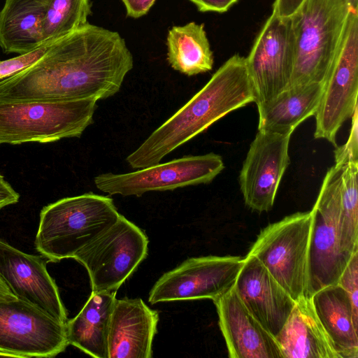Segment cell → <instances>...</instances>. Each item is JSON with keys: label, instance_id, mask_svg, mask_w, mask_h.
Instances as JSON below:
<instances>
[{"label": "cell", "instance_id": "4316f807", "mask_svg": "<svg viewBox=\"0 0 358 358\" xmlns=\"http://www.w3.org/2000/svg\"><path fill=\"white\" fill-rule=\"evenodd\" d=\"M358 251L354 252L343 271L338 284L349 295L354 319L358 324Z\"/></svg>", "mask_w": 358, "mask_h": 358}, {"label": "cell", "instance_id": "7c38bea8", "mask_svg": "<svg viewBox=\"0 0 358 358\" xmlns=\"http://www.w3.org/2000/svg\"><path fill=\"white\" fill-rule=\"evenodd\" d=\"M243 264L239 256L192 257L164 273L149 293L151 304L159 302L210 299L229 292Z\"/></svg>", "mask_w": 358, "mask_h": 358}, {"label": "cell", "instance_id": "f546056e", "mask_svg": "<svg viewBox=\"0 0 358 358\" xmlns=\"http://www.w3.org/2000/svg\"><path fill=\"white\" fill-rule=\"evenodd\" d=\"M196 5L201 12L224 13L228 10L238 0H189Z\"/></svg>", "mask_w": 358, "mask_h": 358}, {"label": "cell", "instance_id": "ba28073f", "mask_svg": "<svg viewBox=\"0 0 358 358\" xmlns=\"http://www.w3.org/2000/svg\"><path fill=\"white\" fill-rule=\"evenodd\" d=\"M148 242L138 227L120 215L73 259L87 269L92 292H117L147 257Z\"/></svg>", "mask_w": 358, "mask_h": 358}, {"label": "cell", "instance_id": "7402d4cb", "mask_svg": "<svg viewBox=\"0 0 358 358\" xmlns=\"http://www.w3.org/2000/svg\"><path fill=\"white\" fill-rule=\"evenodd\" d=\"M324 83L289 87L258 109V130L291 134L304 120L315 115Z\"/></svg>", "mask_w": 358, "mask_h": 358}, {"label": "cell", "instance_id": "d6a6232c", "mask_svg": "<svg viewBox=\"0 0 358 358\" xmlns=\"http://www.w3.org/2000/svg\"><path fill=\"white\" fill-rule=\"evenodd\" d=\"M20 194L0 173V210L18 202Z\"/></svg>", "mask_w": 358, "mask_h": 358}, {"label": "cell", "instance_id": "8fae6325", "mask_svg": "<svg viewBox=\"0 0 358 358\" xmlns=\"http://www.w3.org/2000/svg\"><path fill=\"white\" fill-rule=\"evenodd\" d=\"M66 322L17 299L0 301V352L13 357H53L69 345Z\"/></svg>", "mask_w": 358, "mask_h": 358}, {"label": "cell", "instance_id": "e0dca14e", "mask_svg": "<svg viewBox=\"0 0 358 358\" xmlns=\"http://www.w3.org/2000/svg\"><path fill=\"white\" fill-rule=\"evenodd\" d=\"M213 303L229 358H283L274 336L248 311L234 286Z\"/></svg>", "mask_w": 358, "mask_h": 358}, {"label": "cell", "instance_id": "2e32d148", "mask_svg": "<svg viewBox=\"0 0 358 358\" xmlns=\"http://www.w3.org/2000/svg\"><path fill=\"white\" fill-rule=\"evenodd\" d=\"M234 287L248 311L275 338L296 301L262 263L250 254L243 258Z\"/></svg>", "mask_w": 358, "mask_h": 358}, {"label": "cell", "instance_id": "4fadbf2b", "mask_svg": "<svg viewBox=\"0 0 358 358\" xmlns=\"http://www.w3.org/2000/svg\"><path fill=\"white\" fill-rule=\"evenodd\" d=\"M245 58L259 108L289 86L294 65L290 18L272 11Z\"/></svg>", "mask_w": 358, "mask_h": 358}, {"label": "cell", "instance_id": "9a60e30c", "mask_svg": "<svg viewBox=\"0 0 358 358\" xmlns=\"http://www.w3.org/2000/svg\"><path fill=\"white\" fill-rule=\"evenodd\" d=\"M0 275L18 298L66 322L67 311L43 256L27 254L0 239Z\"/></svg>", "mask_w": 358, "mask_h": 358}, {"label": "cell", "instance_id": "cb8c5ba5", "mask_svg": "<svg viewBox=\"0 0 358 358\" xmlns=\"http://www.w3.org/2000/svg\"><path fill=\"white\" fill-rule=\"evenodd\" d=\"M167 60L176 71L188 76L212 69L213 54L203 24L173 26L166 38Z\"/></svg>", "mask_w": 358, "mask_h": 358}, {"label": "cell", "instance_id": "d6986e66", "mask_svg": "<svg viewBox=\"0 0 358 358\" xmlns=\"http://www.w3.org/2000/svg\"><path fill=\"white\" fill-rule=\"evenodd\" d=\"M283 358H341L314 310L311 299L295 303L275 337Z\"/></svg>", "mask_w": 358, "mask_h": 358}, {"label": "cell", "instance_id": "277c9868", "mask_svg": "<svg viewBox=\"0 0 358 358\" xmlns=\"http://www.w3.org/2000/svg\"><path fill=\"white\" fill-rule=\"evenodd\" d=\"M351 7L349 0H305L289 17L294 65L289 87L324 83Z\"/></svg>", "mask_w": 358, "mask_h": 358}, {"label": "cell", "instance_id": "d590c367", "mask_svg": "<svg viewBox=\"0 0 358 358\" xmlns=\"http://www.w3.org/2000/svg\"><path fill=\"white\" fill-rule=\"evenodd\" d=\"M0 356H4V357H6V355H4L3 353L2 352H0Z\"/></svg>", "mask_w": 358, "mask_h": 358}, {"label": "cell", "instance_id": "6da1fadb", "mask_svg": "<svg viewBox=\"0 0 358 358\" xmlns=\"http://www.w3.org/2000/svg\"><path fill=\"white\" fill-rule=\"evenodd\" d=\"M133 65L118 32L87 23L0 80V103L105 99L119 92Z\"/></svg>", "mask_w": 358, "mask_h": 358}, {"label": "cell", "instance_id": "9c48e42d", "mask_svg": "<svg viewBox=\"0 0 358 358\" xmlns=\"http://www.w3.org/2000/svg\"><path fill=\"white\" fill-rule=\"evenodd\" d=\"M358 9L350 8L336 56L324 83L315 115V138L334 145L338 129L357 108Z\"/></svg>", "mask_w": 358, "mask_h": 358}, {"label": "cell", "instance_id": "5b68a950", "mask_svg": "<svg viewBox=\"0 0 358 358\" xmlns=\"http://www.w3.org/2000/svg\"><path fill=\"white\" fill-rule=\"evenodd\" d=\"M94 99L0 103V145L80 137L93 122Z\"/></svg>", "mask_w": 358, "mask_h": 358}, {"label": "cell", "instance_id": "603a6c76", "mask_svg": "<svg viewBox=\"0 0 358 358\" xmlns=\"http://www.w3.org/2000/svg\"><path fill=\"white\" fill-rule=\"evenodd\" d=\"M43 0H6L0 11V47L23 55L43 44Z\"/></svg>", "mask_w": 358, "mask_h": 358}, {"label": "cell", "instance_id": "e575fe53", "mask_svg": "<svg viewBox=\"0 0 358 358\" xmlns=\"http://www.w3.org/2000/svg\"><path fill=\"white\" fill-rule=\"evenodd\" d=\"M350 5L352 8L358 9L357 6V0H349Z\"/></svg>", "mask_w": 358, "mask_h": 358}, {"label": "cell", "instance_id": "8992f818", "mask_svg": "<svg viewBox=\"0 0 358 358\" xmlns=\"http://www.w3.org/2000/svg\"><path fill=\"white\" fill-rule=\"evenodd\" d=\"M311 230V211L295 213L264 228L248 253L295 301L306 296Z\"/></svg>", "mask_w": 358, "mask_h": 358}, {"label": "cell", "instance_id": "1f68e13d", "mask_svg": "<svg viewBox=\"0 0 358 358\" xmlns=\"http://www.w3.org/2000/svg\"><path fill=\"white\" fill-rule=\"evenodd\" d=\"M305 0H275L273 12L282 18H289L302 5Z\"/></svg>", "mask_w": 358, "mask_h": 358}, {"label": "cell", "instance_id": "4dcf8cb0", "mask_svg": "<svg viewBox=\"0 0 358 358\" xmlns=\"http://www.w3.org/2000/svg\"><path fill=\"white\" fill-rule=\"evenodd\" d=\"M126 8L127 15L138 18L145 15L156 0H121Z\"/></svg>", "mask_w": 358, "mask_h": 358}, {"label": "cell", "instance_id": "30bf717a", "mask_svg": "<svg viewBox=\"0 0 358 358\" xmlns=\"http://www.w3.org/2000/svg\"><path fill=\"white\" fill-rule=\"evenodd\" d=\"M224 168L222 157L211 152L185 156L127 173H102L94 182L98 189L109 195L141 196L150 191L209 183Z\"/></svg>", "mask_w": 358, "mask_h": 358}, {"label": "cell", "instance_id": "484cf974", "mask_svg": "<svg viewBox=\"0 0 358 358\" xmlns=\"http://www.w3.org/2000/svg\"><path fill=\"white\" fill-rule=\"evenodd\" d=\"M357 174L358 163L343 166L338 238L341 250L349 257L358 251Z\"/></svg>", "mask_w": 358, "mask_h": 358}, {"label": "cell", "instance_id": "5bb4252c", "mask_svg": "<svg viewBox=\"0 0 358 358\" xmlns=\"http://www.w3.org/2000/svg\"><path fill=\"white\" fill-rule=\"evenodd\" d=\"M291 134L258 130L251 143L239 176L245 205L262 213L274 203L281 179L289 164Z\"/></svg>", "mask_w": 358, "mask_h": 358}, {"label": "cell", "instance_id": "ac0fdd59", "mask_svg": "<svg viewBox=\"0 0 358 358\" xmlns=\"http://www.w3.org/2000/svg\"><path fill=\"white\" fill-rule=\"evenodd\" d=\"M159 314L140 298L115 299L109 326L108 358H150Z\"/></svg>", "mask_w": 358, "mask_h": 358}, {"label": "cell", "instance_id": "836d02e7", "mask_svg": "<svg viewBox=\"0 0 358 358\" xmlns=\"http://www.w3.org/2000/svg\"><path fill=\"white\" fill-rule=\"evenodd\" d=\"M17 299V297L14 294L0 275V301H10L16 300Z\"/></svg>", "mask_w": 358, "mask_h": 358}, {"label": "cell", "instance_id": "d4e9b609", "mask_svg": "<svg viewBox=\"0 0 358 358\" xmlns=\"http://www.w3.org/2000/svg\"><path fill=\"white\" fill-rule=\"evenodd\" d=\"M44 43L57 41L87 24L90 0H43Z\"/></svg>", "mask_w": 358, "mask_h": 358}, {"label": "cell", "instance_id": "83f0119b", "mask_svg": "<svg viewBox=\"0 0 358 358\" xmlns=\"http://www.w3.org/2000/svg\"><path fill=\"white\" fill-rule=\"evenodd\" d=\"M53 42L46 43L28 53L0 61V80L24 69L36 62L45 53Z\"/></svg>", "mask_w": 358, "mask_h": 358}, {"label": "cell", "instance_id": "ffe728a7", "mask_svg": "<svg viewBox=\"0 0 358 358\" xmlns=\"http://www.w3.org/2000/svg\"><path fill=\"white\" fill-rule=\"evenodd\" d=\"M315 313L341 358L358 357V324L350 299L338 284L327 286L310 297Z\"/></svg>", "mask_w": 358, "mask_h": 358}, {"label": "cell", "instance_id": "44dd1931", "mask_svg": "<svg viewBox=\"0 0 358 358\" xmlns=\"http://www.w3.org/2000/svg\"><path fill=\"white\" fill-rule=\"evenodd\" d=\"M116 292H92L78 315L66 322L69 345L96 358H108V340Z\"/></svg>", "mask_w": 358, "mask_h": 358}, {"label": "cell", "instance_id": "7a4b0ae2", "mask_svg": "<svg viewBox=\"0 0 358 358\" xmlns=\"http://www.w3.org/2000/svg\"><path fill=\"white\" fill-rule=\"evenodd\" d=\"M255 101L246 58L234 55L182 107L126 158L132 169L157 164L230 112Z\"/></svg>", "mask_w": 358, "mask_h": 358}, {"label": "cell", "instance_id": "f1b7e54d", "mask_svg": "<svg viewBox=\"0 0 358 358\" xmlns=\"http://www.w3.org/2000/svg\"><path fill=\"white\" fill-rule=\"evenodd\" d=\"M351 118V128L347 142L337 147L334 151L335 164L342 166L350 163H358L357 108Z\"/></svg>", "mask_w": 358, "mask_h": 358}, {"label": "cell", "instance_id": "3957f363", "mask_svg": "<svg viewBox=\"0 0 358 358\" xmlns=\"http://www.w3.org/2000/svg\"><path fill=\"white\" fill-rule=\"evenodd\" d=\"M120 215L108 196L89 192L61 199L42 208L36 249L48 262L73 259Z\"/></svg>", "mask_w": 358, "mask_h": 358}, {"label": "cell", "instance_id": "52a82bcc", "mask_svg": "<svg viewBox=\"0 0 358 358\" xmlns=\"http://www.w3.org/2000/svg\"><path fill=\"white\" fill-rule=\"evenodd\" d=\"M343 166L328 169L312 208L306 297L329 285H336L350 259L341 250L338 225L341 209Z\"/></svg>", "mask_w": 358, "mask_h": 358}]
</instances>
